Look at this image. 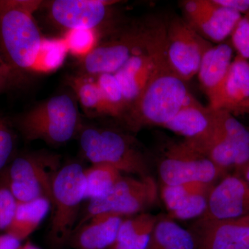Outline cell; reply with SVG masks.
Instances as JSON below:
<instances>
[{
    "mask_svg": "<svg viewBox=\"0 0 249 249\" xmlns=\"http://www.w3.org/2000/svg\"><path fill=\"white\" fill-rule=\"evenodd\" d=\"M42 0H0V53L21 76L58 70L69 53L63 37H49L36 13Z\"/></svg>",
    "mask_w": 249,
    "mask_h": 249,
    "instance_id": "obj_1",
    "label": "cell"
},
{
    "mask_svg": "<svg viewBox=\"0 0 249 249\" xmlns=\"http://www.w3.org/2000/svg\"><path fill=\"white\" fill-rule=\"evenodd\" d=\"M191 97L186 82L170 67L165 47L146 86L122 119L132 131L147 125L163 126Z\"/></svg>",
    "mask_w": 249,
    "mask_h": 249,
    "instance_id": "obj_2",
    "label": "cell"
},
{
    "mask_svg": "<svg viewBox=\"0 0 249 249\" xmlns=\"http://www.w3.org/2000/svg\"><path fill=\"white\" fill-rule=\"evenodd\" d=\"M75 96L62 93L37 105L13 121L27 142L43 141L60 145L79 135L83 128Z\"/></svg>",
    "mask_w": 249,
    "mask_h": 249,
    "instance_id": "obj_3",
    "label": "cell"
},
{
    "mask_svg": "<svg viewBox=\"0 0 249 249\" xmlns=\"http://www.w3.org/2000/svg\"><path fill=\"white\" fill-rule=\"evenodd\" d=\"M80 149L92 164H107L121 173L142 178L149 175L143 154L132 139L109 129L83 127L79 134Z\"/></svg>",
    "mask_w": 249,
    "mask_h": 249,
    "instance_id": "obj_4",
    "label": "cell"
},
{
    "mask_svg": "<svg viewBox=\"0 0 249 249\" xmlns=\"http://www.w3.org/2000/svg\"><path fill=\"white\" fill-rule=\"evenodd\" d=\"M62 165L53 152H28L12 159L1 174L18 202L45 198L52 204L54 178Z\"/></svg>",
    "mask_w": 249,
    "mask_h": 249,
    "instance_id": "obj_5",
    "label": "cell"
},
{
    "mask_svg": "<svg viewBox=\"0 0 249 249\" xmlns=\"http://www.w3.org/2000/svg\"><path fill=\"white\" fill-rule=\"evenodd\" d=\"M185 141L227 174L238 171L249 160V128L227 111L214 110L213 126L205 138Z\"/></svg>",
    "mask_w": 249,
    "mask_h": 249,
    "instance_id": "obj_6",
    "label": "cell"
},
{
    "mask_svg": "<svg viewBox=\"0 0 249 249\" xmlns=\"http://www.w3.org/2000/svg\"><path fill=\"white\" fill-rule=\"evenodd\" d=\"M85 168L78 163L62 165L52 187V217L49 240L54 245L69 242L76 227L77 218L85 200Z\"/></svg>",
    "mask_w": 249,
    "mask_h": 249,
    "instance_id": "obj_7",
    "label": "cell"
},
{
    "mask_svg": "<svg viewBox=\"0 0 249 249\" xmlns=\"http://www.w3.org/2000/svg\"><path fill=\"white\" fill-rule=\"evenodd\" d=\"M157 197L158 190L151 176L142 178L122 176L107 196L89 201L84 216L76 228L95 214L103 213H111L123 217L140 213L155 204Z\"/></svg>",
    "mask_w": 249,
    "mask_h": 249,
    "instance_id": "obj_8",
    "label": "cell"
},
{
    "mask_svg": "<svg viewBox=\"0 0 249 249\" xmlns=\"http://www.w3.org/2000/svg\"><path fill=\"white\" fill-rule=\"evenodd\" d=\"M159 174L166 186L192 182L213 184L228 175L186 141L168 147L159 165Z\"/></svg>",
    "mask_w": 249,
    "mask_h": 249,
    "instance_id": "obj_9",
    "label": "cell"
},
{
    "mask_svg": "<svg viewBox=\"0 0 249 249\" xmlns=\"http://www.w3.org/2000/svg\"><path fill=\"white\" fill-rule=\"evenodd\" d=\"M112 0H52L42 1L37 12L44 13L52 27L63 34L77 29L99 31L110 16Z\"/></svg>",
    "mask_w": 249,
    "mask_h": 249,
    "instance_id": "obj_10",
    "label": "cell"
},
{
    "mask_svg": "<svg viewBox=\"0 0 249 249\" xmlns=\"http://www.w3.org/2000/svg\"><path fill=\"white\" fill-rule=\"evenodd\" d=\"M165 37L170 67L183 81H189L197 74L203 55L212 45L179 18L170 21Z\"/></svg>",
    "mask_w": 249,
    "mask_h": 249,
    "instance_id": "obj_11",
    "label": "cell"
},
{
    "mask_svg": "<svg viewBox=\"0 0 249 249\" xmlns=\"http://www.w3.org/2000/svg\"><path fill=\"white\" fill-rule=\"evenodd\" d=\"M165 45V31L163 35L159 36L155 40L153 34L145 31L142 45L124 67L114 73L124 94L125 113L133 106L146 86Z\"/></svg>",
    "mask_w": 249,
    "mask_h": 249,
    "instance_id": "obj_12",
    "label": "cell"
},
{
    "mask_svg": "<svg viewBox=\"0 0 249 249\" xmlns=\"http://www.w3.org/2000/svg\"><path fill=\"white\" fill-rule=\"evenodd\" d=\"M145 31H129L111 40L98 42L92 50L78 62L80 74L96 76L115 73L142 45Z\"/></svg>",
    "mask_w": 249,
    "mask_h": 249,
    "instance_id": "obj_13",
    "label": "cell"
},
{
    "mask_svg": "<svg viewBox=\"0 0 249 249\" xmlns=\"http://www.w3.org/2000/svg\"><path fill=\"white\" fill-rule=\"evenodd\" d=\"M182 4L186 22L203 37L218 44L231 36L243 16L214 0H188Z\"/></svg>",
    "mask_w": 249,
    "mask_h": 249,
    "instance_id": "obj_14",
    "label": "cell"
},
{
    "mask_svg": "<svg viewBox=\"0 0 249 249\" xmlns=\"http://www.w3.org/2000/svg\"><path fill=\"white\" fill-rule=\"evenodd\" d=\"M249 215V184L236 173L228 174L211 188L202 220H225Z\"/></svg>",
    "mask_w": 249,
    "mask_h": 249,
    "instance_id": "obj_15",
    "label": "cell"
},
{
    "mask_svg": "<svg viewBox=\"0 0 249 249\" xmlns=\"http://www.w3.org/2000/svg\"><path fill=\"white\" fill-rule=\"evenodd\" d=\"M197 249H249V215L225 220H202L196 225Z\"/></svg>",
    "mask_w": 249,
    "mask_h": 249,
    "instance_id": "obj_16",
    "label": "cell"
},
{
    "mask_svg": "<svg viewBox=\"0 0 249 249\" xmlns=\"http://www.w3.org/2000/svg\"><path fill=\"white\" fill-rule=\"evenodd\" d=\"M209 107L233 116L249 114V60L237 55Z\"/></svg>",
    "mask_w": 249,
    "mask_h": 249,
    "instance_id": "obj_17",
    "label": "cell"
},
{
    "mask_svg": "<svg viewBox=\"0 0 249 249\" xmlns=\"http://www.w3.org/2000/svg\"><path fill=\"white\" fill-rule=\"evenodd\" d=\"M213 184L192 182L161 188V196L171 219H187L201 217L206 212L208 196Z\"/></svg>",
    "mask_w": 249,
    "mask_h": 249,
    "instance_id": "obj_18",
    "label": "cell"
},
{
    "mask_svg": "<svg viewBox=\"0 0 249 249\" xmlns=\"http://www.w3.org/2000/svg\"><path fill=\"white\" fill-rule=\"evenodd\" d=\"M124 219L120 214L111 213L95 214L76 228L69 242L76 249H109Z\"/></svg>",
    "mask_w": 249,
    "mask_h": 249,
    "instance_id": "obj_19",
    "label": "cell"
},
{
    "mask_svg": "<svg viewBox=\"0 0 249 249\" xmlns=\"http://www.w3.org/2000/svg\"><path fill=\"white\" fill-rule=\"evenodd\" d=\"M213 123V109L204 107L192 96L178 114L163 127L183 136L188 142H197L209 134Z\"/></svg>",
    "mask_w": 249,
    "mask_h": 249,
    "instance_id": "obj_20",
    "label": "cell"
},
{
    "mask_svg": "<svg viewBox=\"0 0 249 249\" xmlns=\"http://www.w3.org/2000/svg\"><path fill=\"white\" fill-rule=\"evenodd\" d=\"M231 44L222 42L211 47L203 55L197 76L211 102L220 89L234 58Z\"/></svg>",
    "mask_w": 249,
    "mask_h": 249,
    "instance_id": "obj_21",
    "label": "cell"
},
{
    "mask_svg": "<svg viewBox=\"0 0 249 249\" xmlns=\"http://www.w3.org/2000/svg\"><path fill=\"white\" fill-rule=\"evenodd\" d=\"M157 220L158 218L150 213L124 219L109 249H147Z\"/></svg>",
    "mask_w": 249,
    "mask_h": 249,
    "instance_id": "obj_22",
    "label": "cell"
},
{
    "mask_svg": "<svg viewBox=\"0 0 249 249\" xmlns=\"http://www.w3.org/2000/svg\"><path fill=\"white\" fill-rule=\"evenodd\" d=\"M51 209L52 204L45 198L18 202L14 219L5 232L22 242L38 228Z\"/></svg>",
    "mask_w": 249,
    "mask_h": 249,
    "instance_id": "obj_23",
    "label": "cell"
},
{
    "mask_svg": "<svg viewBox=\"0 0 249 249\" xmlns=\"http://www.w3.org/2000/svg\"><path fill=\"white\" fill-rule=\"evenodd\" d=\"M147 249H197L194 234L171 218L158 219Z\"/></svg>",
    "mask_w": 249,
    "mask_h": 249,
    "instance_id": "obj_24",
    "label": "cell"
},
{
    "mask_svg": "<svg viewBox=\"0 0 249 249\" xmlns=\"http://www.w3.org/2000/svg\"><path fill=\"white\" fill-rule=\"evenodd\" d=\"M67 83L87 115L107 116L102 93L94 77L77 73L69 76Z\"/></svg>",
    "mask_w": 249,
    "mask_h": 249,
    "instance_id": "obj_25",
    "label": "cell"
},
{
    "mask_svg": "<svg viewBox=\"0 0 249 249\" xmlns=\"http://www.w3.org/2000/svg\"><path fill=\"white\" fill-rule=\"evenodd\" d=\"M121 173L107 164H92L85 169V199L94 200L107 196L122 177Z\"/></svg>",
    "mask_w": 249,
    "mask_h": 249,
    "instance_id": "obj_26",
    "label": "cell"
},
{
    "mask_svg": "<svg viewBox=\"0 0 249 249\" xmlns=\"http://www.w3.org/2000/svg\"><path fill=\"white\" fill-rule=\"evenodd\" d=\"M101 89L107 116L121 118L125 114V103L119 82L113 73L93 76Z\"/></svg>",
    "mask_w": 249,
    "mask_h": 249,
    "instance_id": "obj_27",
    "label": "cell"
},
{
    "mask_svg": "<svg viewBox=\"0 0 249 249\" xmlns=\"http://www.w3.org/2000/svg\"><path fill=\"white\" fill-rule=\"evenodd\" d=\"M69 53L82 58L91 52L99 40V33L88 29H77L69 31L62 36Z\"/></svg>",
    "mask_w": 249,
    "mask_h": 249,
    "instance_id": "obj_28",
    "label": "cell"
},
{
    "mask_svg": "<svg viewBox=\"0 0 249 249\" xmlns=\"http://www.w3.org/2000/svg\"><path fill=\"white\" fill-rule=\"evenodd\" d=\"M16 146V136L12 123L0 116V173L14 158Z\"/></svg>",
    "mask_w": 249,
    "mask_h": 249,
    "instance_id": "obj_29",
    "label": "cell"
},
{
    "mask_svg": "<svg viewBox=\"0 0 249 249\" xmlns=\"http://www.w3.org/2000/svg\"><path fill=\"white\" fill-rule=\"evenodd\" d=\"M18 201L0 173V231L6 232L16 213Z\"/></svg>",
    "mask_w": 249,
    "mask_h": 249,
    "instance_id": "obj_30",
    "label": "cell"
},
{
    "mask_svg": "<svg viewBox=\"0 0 249 249\" xmlns=\"http://www.w3.org/2000/svg\"><path fill=\"white\" fill-rule=\"evenodd\" d=\"M231 37L237 55L249 60V14L242 16Z\"/></svg>",
    "mask_w": 249,
    "mask_h": 249,
    "instance_id": "obj_31",
    "label": "cell"
},
{
    "mask_svg": "<svg viewBox=\"0 0 249 249\" xmlns=\"http://www.w3.org/2000/svg\"><path fill=\"white\" fill-rule=\"evenodd\" d=\"M22 78L10 66L0 53V93L17 85Z\"/></svg>",
    "mask_w": 249,
    "mask_h": 249,
    "instance_id": "obj_32",
    "label": "cell"
},
{
    "mask_svg": "<svg viewBox=\"0 0 249 249\" xmlns=\"http://www.w3.org/2000/svg\"><path fill=\"white\" fill-rule=\"evenodd\" d=\"M217 4L235 10L242 16L249 14V0H214Z\"/></svg>",
    "mask_w": 249,
    "mask_h": 249,
    "instance_id": "obj_33",
    "label": "cell"
},
{
    "mask_svg": "<svg viewBox=\"0 0 249 249\" xmlns=\"http://www.w3.org/2000/svg\"><path fill=\"white\" fill-rule=\"evenodd\" d=\"M21 242L6 232L0 234V249H17L21 245Z\"/></svg>",
    "mask_w": 249,
    "mask_h": 249,
    "instance_id": "obj_34",
    "label": "cell"
},
{
    "mask_svg": "<svg viewBox=\"0 0 249 249\" xmlns=\"http://www.w3.org/2000/svg\"><path fill=\"white\" fill-rule=\"evenodd\" d=\"M233 173H236L240 175L241 178H243V179L245 180V181H247L249 184V160L243 167H242V168L238 170V171Z\"/></svg>",
    "mask_w": 249,
    "mask_h": 249,
    "instance_id": "obj_35",
    "label": "cell"
},
{
    "mask_svg": "<svg viewBox=\"0 0 249 249\" xmlns=\"http://www.w3.org/2000/svg\"><path fill=\"white\" fill-rule=\"evenodd\" d=\"M17 249H40L37 246L34 245L30 241H27L24 245H21Z\"/></svg>",
    "mask_w": 249,
    "mask_h": 249,
    "instance_id": "obj_36",
    "label": "cell"
}]
</instances>
